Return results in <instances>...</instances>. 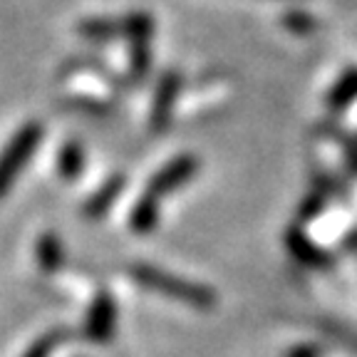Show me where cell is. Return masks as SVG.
I'll list each match as a JSON object with an SVG mask.
<instances>
[{"mask_svg":"<svg viewBox=\"0 0 357 357\" xmlns=\"http://www.w3.org/2000/svg\"><path fill=\"white\" fill-rule=\"evenodd\" d=\"M129 273H132L134 283L142 285V288L151 290V293H162V296L172 298L176 303H184L189 307H196V310H208V307L216 305V293L208 285L178 278V275L169 273L164 268L139 263V266H132Z\"/></svg>","mask_w":357,"mask_h":357,"instance_id":"6da1fadb","label":"cell"},{"mask_svg":"<svg viewBox=\"0 0 357 357\" xmlns=\"http://www.w3.org/2000/svg\"><path fill=\"white\" fill-rule=\"evenodd\" d=\"M43 134H45L43 124H38V122L22 124V127L13 134V139L6 144V149L0 151V199H3V196L10 191V186L15 184L17 174L30 164L35 149H38L40 142H43Z\"/></svg>","mask_w":357,"mask_h":357,"instance_id":"7a4b0ae2","label":"cell"},{"mask_svg":"<svg viewBox=\"0 0 357 357\" xmlns=\"http://www.w3.org/2000/svg\"><path fill=\"white\" fill-rule=\"evenodd\" d=\"M199 172V159L194 154H178L174 156L172 162L164 164L154 176L149 178V184H146L144 194L154 196V199L162 201L164 196L174 194L176 189L186 186L194 178V174Z\"/></svg>","mask_w":357,"mask_h":357,"instance_id":"3957f363","label":"cell"},{"mask_svg":"<svg viewBox=\"0 0 357 357\" xmlns=\"http://www.w3.org/2000/svg\"><path fill=\"white\" fill-rule=\"evenodd\" d=\"M181 75L169 70V73L162 75L159 84L154 89V102H151V129L162 132V129L169 127L174 117V107H176V100L181 95Z\"/></svg>","mask_w":357,"mask_h":357,"instance_id":"277c9868","label":"cell"},{"mask_svg":"<svg viewBox=\"0 0 357 357\" xmlns=\"http://www.w3.org/2000/svg\"><path fill=\"white\" fill-rule=\"evenodd\" d=\"M114 325H117V307H114V301L107 290L97 293L95 303L87 312V323H84V333L92 342L97 345H105V342L112 340L114 335Z\"/></svg>","mask_w":357,"mask_h":357,"instance_id":"5b68a950","label":"cell"},{"mask_svg":"<svg viewBox=\"0 0 357 357\" xmlns=\"http://www.w3.org/2000/svg\"><path fill=\"white\" fill-rule=\"evenodd\" d=\"M285 245L288 251L293 253V258H298L301 263L310 268H330L333 266V258L325 248H320L315 241H310L301 229H290L285 234Z\"/></svg>","mask_w":357,"mask_h":357,"instance_id":"8992f818","label":"cell"},{"mask_svg":"<svg viewBox=\"0 0 357 357\" xmlns=\"http://www.w3.org/2000/svg\"><path fill=\"white\" fill-rule=\"evenodd\" d=\"M159 211H162V201L154 199L149 194H142V199L134 204L132 213H129V226L137 234H149L159 223Z\"/></svg>","mask_w":357,"mask_h":357,"instance_id":"52a82bcc","label":"cell"},{"mask_svg":"<svg viewBox=\"0 0 357 357\" xmlns=\"http://www.w3.org/2000/svg\"><path fill=\"white\" fill-rule=\"evenodd\" d=\"M35 258H38V266L43 271L55 273L65 263V245L55 234H43L35 243Z\"/></svg>","mask_w":357,"mask_h":357,"instance_id":"ba28073f","label":"cell"},{"mask_svg":"<svg viewBox=\"0 0 357 357\" xmlns=\"http://www.w3.org/2000/svg\"><path fill=\"white\" fill-rule=\"evenodd\" d=\"M122 191H124V176H112L109 181L102 184L100 191H95V194L89 196V201L84 204V213L92 216V218L102 216V213H105L107 208L119 199Z\"/></svg>","mask_w":357,"mask_h":357,"instance_id":"9c48e42d","label":"cell"},{"mask_svg":"<svg viewBox=\"0 0 357 357\" xmlns=\"http://www.w3.org/2000/svg\"><path fill=\"white\" fill-rule=\"evenodd\" d=\"M57 172L62 178L73 181L84 172V149L77 142H65L62 149L57 151Z\"/></svg>","mask_w":357,"mask_h":357,"instance_id":"30bf717a","label":"cell"},{"mask_svg":"<svg viewBox=\"0 0 357 357\" xmlns=\"http://www.w3.org/2000/svg\"><path fill=\"white\" fill-rule=\"evenodd\" d=\"M355 100H357V70L352 67V70H347V73L333 84V89H330V95H328V105L333 107V109H345V107H350Z\"/></svg>","mask_w":357,"mask_h":357,"instance_id":"8fae6325","label":"cell"},{"mask_svg":"<svg viewBox=\"0 0 357 357\" xmlns=\"http://www.w3.org/2000/svg\"><path fill=\"white\" fill-rule=\"evenodd\" d=\"M79 33L92 43H109L122 35V22L119 20H107V17H92L79 25Z\"/></svg>","mask_w":357,"mask_h":357,"instance_id":"7c38bea8","label":"cell"},{"mask_svg":"<svg viewBox=\"0 0 357 357\" xmlns=\"http://www.w3.org/2000/svg\"><path fill=\"white\" fill-rule=\"evenodd\" d=\"M119 22H122V38L127 43H134V40H149L151 43V35H154L151 15H146V13H129Z\"/></svg>","mask_w":357,"mask_h":357,"instance_id":"4fadbf2b","label":"cell"},{"mask_svg":"<svg viewBox=\"0 0 357 357\" xmlns=\"http://www.w3.org/2000/svg\"><path fill=\"white\" fill-rule=\"evenodd\" d=\"M151 67V47L149 40H134L129 43V73L134 79H144Z\"/></svg>","mask_w":357,"mask_h":357,"instance_id":"5bb4252c","label":"cell"},{"mask_svg":"<svg viewBox=\"0 0 357 357\" xmlns=\"http://www.w3.org/2000/svg\"><path fill=\"white\" fill-rule=\"evenodd\" d=\"M67 337H70V330H52V333L38 337V340L25 350V355L22 357H50L52 352H55L57 347L67 340Z\"/></svg>","mask_w":357,"mask_h":357,"instance_id":"9a60e30c","label":"cell"},{"mask_svg":"<svg viewBox=\"0 0 357 357\" xmlns=\"http://www.w3.org/2000/svg\"><path fill=\"white\" fill-rule=\"evenodd\" d=\"M283 25L290 30V33H296V35H307V33L315 30V20H312V15H307V13H303V10L285 13Z\"/></svg>","mask_w":357,"mask_h":357,"instance_id":"2e32d148","label":"cell"},{"mask_svg":"<svg viewBox=\"0 0 357 357\" xmlns=\"http://www.w3.org/2000/svg\"><path fill=\"white\" fill-rule=\"evenodd\" d=\"M288 357H320V350L312 345H298L288 352Z\"/></svg>","mask_w":357,"mask_h":357,"instance_id":"e0dca14e","label":"cell"},{"mask_svg":"<svg viewBox=\"0 0 357 357\" xmlns=\"http://www.w3.org/2000/svg\"><path fill=\"white\" fill-rule=\"evenodd\" d=\"M345 154L352 169H357V142H345Z\"/></svg>","mask_w":357,"mask_h":357,"instance_id":"ac0fdd59","label":"cell"}]
</instances>
